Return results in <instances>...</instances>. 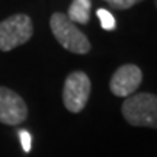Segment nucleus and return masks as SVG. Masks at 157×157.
Masks as SVG:
<instances>
[{
	"instance_id": "nucleus-1",
	"label": "nucleus",
	"mask_w": 157,
	"mask_h": 157,
	"mask_svg": "<svg viewBox=\"0 0 157 157\" xmlns=\"http://www.w3.org/2000/svg\"><path fill=\"white\" fill-rule=\"evenodd\" d=\"M121 112L132 127L157 129V95L147 92L134 93L124 101Z\"/></svg>"
},
{
	"instance_id": "nucleus-2",
	"label": "nucleus",
	"mask_w": 157,
	"mask_h": 157,
	"mask_svg": "<svg viewBox=\"0 0 157 157\" xmlns=\"http://www.w3.org/2000/svg\"><path fill=\"white\" fill-rule=\"evenodd\" d=\"M50 28L52 35L56 36L58 44L61 45L64 50L70 51L73 54L83 56L87 54L92 50L90 41L87 36L76 26L66 13L56 12L50 17Z\"/></svg>"
},
{
	"instance_id": "nucleus-3",
	"label": "nucleus",
	"mask_w": 157,
	"mask_h": 157,
	"mask_svg": "<svg viewBox=\"0 0 157 157\" xmlns=\"http://www.w3.org/2000/svg\"><path fill=\"white\" fill-rule=\"evenodd\" d=\"M34 35V23L25 13L12 15L0 22V51L15 50L26 44Z\"/></svg>"
},
{
	"instance_id": "nucleus-4",
	"label": "nucleus",
	"mask_w": 157,
	"mask_h": 157,
	"mask_svg": "<svg viewBox=\"0 0 157 157\" xmlns=\"http://www.w3.org/2000/svg\"><path fill=\"white\" fill-rule=\"evenodd\" d=\"M90 90L92 83L84 71L76 70L68 74L63 87V103L67 108V111L73 113L82 112L87 105Z\"/></svg>"
},
{
	"instance_id": "nucleus-5",
	"label": "nucleus",
	"mask_w": 157,
	"mask_h": 157,
	"mask_svg": "<svg viewBox=\"0 0 157 157\" xmlns=\"http://www.w3.org/2000/svg\"><path fill=\"white\" fill-rule=\"evenodd\" d=\"M143 82V71L135 64H124L115 70L111 77L109 89L118 98H129L140 87Z\"/></svg>"
},
{
	"instance_id": "nucleus-6",
	"label": "nucleus",
	"mask_w": 157,
	"mask_h": 157,
	"mask_svg": "<svg viewBox=\"0 0 157 157\" xmlns=\"http://www.w3.org/2000/svg\"><path fill=\"white\" fill-rule=\"evenodd\" d=\"M28 117V106L16 92L0 86V122L19 125Z\"/></svg>"
},
{
	"instance_id": "nucleus-7",
	"label": "nucleus",
	"mask_w": 157,
	"mask_h": 157,
	"mask_svg": "<svg viewBox=\"0 0 157 157\" xmlns=\"http://www.w3.org/2000/svg\"><path fill=\"white\" fill-rule=\"evenodd\" d=\"M90 7H92L90 0H73L66 15L73 23L86 25L90 19Z\"/></svg>"
},
{
	"instance_id": "nucleus-8",
	"label": "nucleus",
	"mask_w": 157,
	"mask_h": 157,
	"mask_svg": "<svg viewBox=\"0 0 157 157\" xmlns=\"http://www.w3.org/2000/svg\"><path fill=\"white\" fill-rule=\"evenodd\" d=\"M96 16L99 17V21L102 23V28L105 31H113L117 23H115V17L111 12H108L106 9H98L96 10Z\"/></svg>"
},
{
	"instance_id": "nucleus-9",
	"label": "nucleus",
	"mask_w": 157,
	"mask_h": 157,
	"mask_svg": "<svg viewBox=\"0 0 157 157\" xmlns=\"http://www.w3.org/2000/svg\"><path fill=\"white\" fill-rule=\"evenodd\" d=\"M103 2H106L112 9H117V10H127V9H131L132 6L141 3L143 0H103Z\"/></svg>"
},
{
	"instance_id": "nucleus-10",
	"label": "nucleus",
	"mask_w": 157,
	"mask_h": 157,
	"mask_svg": "<svg viewBox=\"0 0 157 157\" xmlns=\"http://www.w3.org/2000/svg\"><path fill=\"white\" fill-rule=\"evenodd\" d=\"M19 138H21V143H22L23 151L29 153L31 151V147H32V138H31V134H29L26 129H22V131H19Z\"/></svg>"
},
{
	"instance_id": "nucleus-11",
	"label": "nucleus",
	"mask_w": 157,
	"mask_h": 157,
	"mask_svg": "<svg viewBox=\"0 0 157 157\" xmlns=\"http://www.w3.org/2000/svg\"><path fill=\"white\" fill-rule=\"evenodd\" d=\"M154 5H156V7H157V0H154Z\"/></svg>"
}]
</instances>
